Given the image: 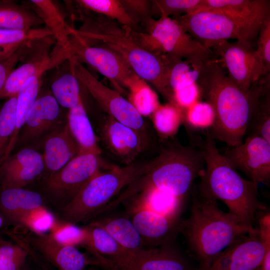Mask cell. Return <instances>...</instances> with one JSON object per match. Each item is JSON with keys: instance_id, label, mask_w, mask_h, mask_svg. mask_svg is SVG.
<instances>
[{"instance_id": "obj_1", "label": "cell", "mask_w": 270, "mask_h": 270, "mask_svg": "<svg viewBox=\"0 0 270 270\" xmlns=\"http://www.w3.org/2000/svg\"><path fill=\"white\" fill-rule=\"evenodd\" d=\"M196 84L214 112V123L208 132L212 138L228 146L242 143L258 100L270 88V78H260L244 91L225 74L214 56L205 64Z\"/></svg>"}, {"instance_id": "obj_2", "label": "cell", "mask_w": 270, "mask_h": 270, "mask_svg": "<svg viewBox=\"0 0 270 270\" xmlns=\"http://www.w3.org/2000/svg\"><path fill=\"white\" fill-rule=\"evenodd\" d=\"M72 32L86 42H96L120 56L139 77L150 82L168 102L174 104L168 77L173 58L153 52L139 41L136 30L100 14L88 18Z\"/></svg>"}, {"instance_id": "obj_3", "label": "cell", "mask_w": 270, "mask_h": 270, "mask_svg": "<svg viewBox=\"0 0 270 270\" xmlns=\"http://www.w3.org/2000/svg\"><path fill=\"white\" fill-rule=\"evenodd\" d=\"M200 142L206 168L197 191L207 198L223 202L248 234L253 233L256 214L268 208L258 198V185L240 176L220 153L208 132Z\"/></svg>"}, {"instance_id": "obj_4", "label": "cell", "mask_w": 270, "mask_h": 270, "mask_svg": "<svg viewBox=\"0 0 270 270\" xmlns=\"http://www.w3.org/2000/svg\"><path fill=\"white\" fill-rule=\"evenodd\" d=\"M190 194V214L181 221L180 233L198 262V270H208L220 254L249 232L234 216L220 209L216 201L201 196L194 185Z\"/></svg>"}, {"instance_id": "obj_5", "label": "cell", "mask_w": 270, "mask_h": 270, "mask_svg": "<svg viewBox=\"0 0 270 270\" xmlns=\"http://www.w3.org/2000/svg\"><path fill=\"white\" fill-rule=\"evenodd\" d=\"M153 168L140 176L106 206L108 210L148 188H156L185 200L191 193L195 179L205 166L200 150L181 145L163 149L154 158Z\"/></svg>"}, {"instance_id": "obj_6", "label": "cell", "mask_w": 270, "mask_h": 270, "mask_svg": "<svg viewBox=\"0 0 270 270\" xmlns=\"http://www.w3.org/2000/svg\"><path fill=\"white\" fill-rule=\"evenodd\" d=\"M154 164V158L145 163L116 166L98 174L63 208L65 222L76 224L98 215L124 187L149 172Z\"/></svg>"}, {"instance_id": "obj_7", "label": "cell", "mask_w": 270, "mask_h": 270, "mask_svg": "<svg viewBox=\"0 0 270 270\" xmlns=\"http://www.w3.org/2000/svg\"><path fill=\"white\" fill-rule=\"evenodd\" d=\"M145 32L136 30L141 44L147 50L176 59L210 60L212 50L205 48L189 34L174 19L161 14L158 20L150 17L143 22Z\"/></svg>"}, {"instance_id": "obj_8", "label": "cell", "mask_w": 270, "mask_h": 270, "mask_svg": "<svg viewBox=\"0 0 270 270\" xmlns=\"http://www.w3.org/2000/svg\"><path fill=\"white\" fill-rule=\"evenodd\" d=\"M208 50L230 39L252 46L258 32L222 12L205 10L174 18Z\"/></svg>"}, {"instance_id": "obj_9", "label": "cell", "mask_w": 270, "mask_h": 270, "mask_svg": "<svg viewBox=\"0 0 270 270\" xmlns=\"http://www.w3.org/2000/svg\"><path fill=\"white\" fill-rule=\"evenodd\" d=\"M70 72L90 92L108 115L144 135L142 116L116 90L108 87L95 78L75 56L69 60Z\"/></svg>"}, {"instance_id": "obj_10", "label": "cell", "mask_w": 270, "mask_h": 270, "mask_svg": "<svg viewBox=\"0 0 270 270\" xmlns=\"http://www.w3.org/2000/svg\"><path fill=\"white\" fill-rule=\"evenodd\" d=\"M104 257L107 270H198L174 244Z\"/></svg>"}, {"instance_id": "obj_11", "label": "cell", "mask_w": 270, "mask_h": 270, "mask_svg": "<svg viewBox=\"0 0 270 270\" xmlns=\"http://www.w3.org/2000/svg\"><path fill=\"white\" fill-rule=\"evenodd\" d=\"M213 48L214 56L228 71L229 78L241 90H250L264 76L262 66L253 46L236 40H224Z\"/></svg>"}, {"instance_id": "obj_12", "label": "cell", "mask_w": 270, "mask_h": 270, "mask_svg": "<svg viewBox=\"0 0 270 270\" xmlns=\"http://www.w3.org/2000/svg\"><path fill=\"white\" fill-rule=\"evenodd\" d=\"M114 166L100 156L78 154L50 175L47 187L53 194L69 198L70 201L90 180L102 172V169L109 170Z\"/></svg>"}, {"instance_id": "obj_13", "label": "cell", "mask_w": 270, "mask_h": 270, "mask_svg": "<svg viewBox=\"0 0 270 270\" xmlns=\"http://www.w3.org/2000/svg\"><path fill=\"white\" fill-rule=\"evenodd\" d=\"M236 170L257 184L269 186L270 142L256 135L247 136L240 144L228 146L222 154Z\"/></svg>"}, {"instance_id": "obj_14", "label": "cell", "mask_w": 270, "mask_h": 270, "mask_svg": "<svg viewBox=\"0 0 270 270\" xmlns=\"http://www.w3.org/2000/svg\"><path fill=\"white\" fill-rule=\"evenodd\" d=\"M73 56L84 62L108 79L120 93L126 78L134 72L124 60L110 49L103 46H91L70 30Z\"/></svg>"}, {"instance_id": "obj_15", "label": "cell", "mask_w": 270, "mask_h": 270, "mask_svg": "<svg viewBox=\"0 0 270 270\" xmlns=\"http://www.w3.org/2000/svg\"><path fill=\"white\" fill-rule=\"evenodd\" d=\"M36 44L26 59V62L16 68L0 92V100L17 96L20 89L30 78L42 76L50 70L72 57L71 48L58 46L52 54L47 50H35Z\"/></svg>"}, {"instance_id": "obj_16", "label": "cell", "mask_w": 270, "mask_h": 270, "mask_svg": "<svg viewBox=\"0 0 270 270\" xmlns=\"http://www.w3.org/2000/svg\"><path fill=\"white\" fill-rule=\"evenodd\" d=\"M257 228L240 238L214 260L208 270H258L266 250Z\"/></svg>"}, {"instance_id": "obj_17", "label": "cell", "mask_w": 270, "mask_h": 270, "mask_svg": "<svg viewBox=\"0 0 270 270\" xmlns=\"http://www.w3.org/2000/svg\"><path fill=\"white\" fill-rule=\"evenodd\" d=\"M127 214L140 235L144 246L154 248L174 244L180 233L182 220H174L145 209L135 210Z\"/></svg>"}, {"instance_id": "obj_18", "label": "cell", "mask_w": 270, "mask_h": 270, "mask_svg": "<svg viewBox=\"0 0 270 270\" xmlns=\"http://www.w3.org/2000/svg\"><path fill=\"white\" fill-rule=\"evenodd\" d=\"M45 168L43 156L31 148L9 156L0 166L1 188H23L34 181Z\"/></svg>"}, {"instance_id": "obj_19", "label": "cell", "mask_w": 270, "mask_h": 270, "mask_svg": "<svg viewBox=\"0 0 270 270\" xmlns=\"http://www.w3.org/2000/svg\"><path fill=\"white\" fill-rule=\"evenodd\" d=\"M205 10L222 12L258 32L270 18V1L268 0H204L198 11Z\"/></svg>"}, {"instance_id": "obj_20", "label": "cell", "mask_w": 270, "mask_h": 270, "mask_svg": "<svg viewBox=\"0 0 270 270\" xmlns=\"http://www.w3.org/2000/svg\"><path fill=\"white\" fill-rule=\"evenodd\" d=\"M102 135L110 151L127 165L134 163L144 146V136L109 115Z\"/></svg>"}, {"instance_id": "obj_21", "label": "cell", "mask_w": 270, "mask_h": 270, "mask_svg": "<svg viewBox=\"0 0 270 270\" xmlns=\"http://www.w3.org/2000/svg\"><path fill=\"white\" fill-rule=\"evenodd\" d=\"M32 242L34 247L60 270H84L90 264L99 266L96 258H89L76 246L59 243L50 234H36Z\"/></svg>"}, {"instance_id": "obj_22", "label": "cell", "mask_w": 270, "mask_h": 270, "mask_svg": "<svg viewBox=\"0 0 270 270\" xmlns=\"http://www.w3.org/2000/svg\"><path fill=\"white\" fill-rule=\"evenodd\" d=\"M60 114V105L52 94L38 97L28 114L16 143H26L40 136L54 124Z\"/></svg>"}, {"instance_id": "obj_23", "label": "cell", "mask_w": 270, "mask_h": 270, "mask_svg": "<svg viewBox=\"0 0 270 270\" xmlns=\"http://www.w3.org/2000/svg\"><path fill=\"white\" fill-rule=\"evenodd\" d=\"M78 154V146L66 124L48 138L42 156L45 167L53 174Z\"/></svg>"}, {"instance_id": "obj_24", "label": "cell", "mask_w": 270, "mask_h": 270, "mask_svg": "<svg viewBox=\"0 0 270 270\" xmlns=\"http://www.w3.org/2000/svg\"><path fill=\"white\" fill-rule=\"evenodd\" d=\"M133 202L128 212L145 209L155 212L174 220L180 216L184 200L156 188H148L132 197Z\"/></svg>"}, {"instance_id": "obj_25", "label": "cell", "mask_w": 270, "mask_h": 270, "mask_svg": "<svg viewBox=\"0 0 270 270\" xmlns=\"http://www.w3.org/2000/svg\"><path fill=\"white\" fill-rule=\"evenodd\" d=\"M42 206L43 198L36 192L23 188H1L0 210L10 221L18 222L26 214Z\"/></svg>"}, {"instance_id": "obj_26", "label": "cell", "mask_w": 270, "mask_h": 270, "mask_svg": "<svg viewBox=\"0 0 270 270\" xmlns=\"http://www.w3.org/2000/svg\"><path fill=\"white\" fill-rule=\"evenodd\" d=\"M67 124L78 146L79 154H91L100 155L102 150L97 144L82 98L76 106L69 110Z\"/></svg>"}, {"instance_id": "obj_27", "label": "cell", "mask_w": 270, "mask_h": 270, "mask_svg": "<svg viewBox=\"0 0 270 270\" xmlns=\"http://www.w3.org/2000/svg\"><path fill=\"white\" fill-rule=\"evenodd\" d=\"M94 222L103 227L125 250L135 251L145 248L140 235L127 214L105 217Z\"/></svg>"}, {"instance_id": "obj_28", "label": "cell", "mask_w": 270, "mask_h": 270, "mask_svg": "<svg viewBox=\"0 0 270 270\" xmlns=\"http://www.w3.org/2000/svg\"><path fill=\"white\" fill-rule=\"evenodd\" d=\"M41 78L42 76L30 78L17 94L16 127L6 150L2 162L10 156L14 148L28 114L38 98L41 86Z\"/></svg>"}, {"instance_id": "obj_29", "label": "cell", "mask_w": 270, "mask_h": 270, "mask_svg": "<svg viewBox=\"0 0 270 270\" xmlns=\"http://www.w3.org/2000/svg\"><path fill=\"white\" fill-rule=\"evenodd\" d=\"M31 8L52 32L58 46L70 49L68 28L57 6L50 0H30Z\"/></svg>"}, {"instance_id": "obj_30", "label": "cell", "mask_w": 270, "mask_h": 270, "mask_svg": "<svg viewBox=\"0 0 270 270\" xmlns=\"http://www.w3.org/2000/svg\"><path fill=\"white\" fill-rule=\"evenodd\" d=\"M124 87L129 92L128 101L142 116L152 115L160 105L156 93L134 72L126 78Z\"/></svg>"}, {"instance_id": "obj_31", "label": "cell", "mask_w": 270, "mask_h": 270, "mask_svg": "<svg viewBox=\"0 0 270 270\" xmlns=\"http://www.w3.org/2000/svg\"><path fill=\"white\" fill-rule=\"evenodd\" d=\"M36 13L13 0H0V28L26 30L42 24Z\"/></svg>"}, {"instance_id": "obj_32", "label": "cell", "mask_w": 270, "mask_h": 270, "mask_svg": "<svg viewBox=\"0 0 270 270\" xmlns=\"http://www.w3.org/2000/svg\"><path fill=\"white\" fill-rule=\"evenodd\" d=\"M210 59H174L168 77V86L172 92L196 83L204 66Z\"/></svg>"}, {"instance_id": "obj_33", "label": "cell", "mask_w": 270, "mask_h": 270, "mask_svg": "<svg viewBox=\"0 0 270 270\" xmlns=\"http://www.w3.org/2000/svg\"><path fill=\"white\" fill-rule=\"evenodd\" d=\"M90 236V246L88 251L98 261L101 256L112 257L127 250L123 248L102 226L94 222L86 226Z\"/></svg>"}, {"instance_id": "obj_34", "label": "cell", "mask_w": 270, "mask_h": 270, "mask_svg": "<svg viewBox=\"0 0 270 270\" xmlns=\"http://www.w3.org/2000/svg\"><path fill=\"white\" fill-rule=\"evenodd\" d=\"M81 7L114 20L119 24L138 30V24L129 15L118 0H78Z\"/></svg>"}, {"instance_id": "obj_35", "label": "cell", "mask_w": 270, "mask_h": 270, "mask_svg": "<svg viewBox=\"0 0 270 270\" xmlns=\"http://www.w3.org/2000/svg\"><path fill=\"white\" fill-rule=\"evenodd\" d=\"M152 116L154 127L162 139L174 136L184 122L182 110L170 102L160 104Z\"/></svg>"}, {"instance_id": "obj_36", "label": "cell", "mask_w": 270, "mask_h": 270, "mask_svg": "<svg viewBox=\"0 0 270 270\" xmlns=\"http://www.w3.org/2000/svg\"><path fill=\"white\" fill-rule=\"evenodd\" d=\"M246 134L260 136L270 142V88L265 90L259 96Z\"/></svg>"}, {"instance_id": "obj_37", "label": "cell", "mask_w": 270, "mask_h": 270, "mask_svg": "<svg viewBox=\"0 0 270 270\" xmlns=\"http://www.w3.org/2000/svg\"><path fill=\"white\" fill-rule=\"evenodd\" d=\"M51 90L60 106L69 110L76 106L82 98L79 81L71 72L54 80Z\"/></svg>"}, {"instance_id": "obj_38", "label": "cell", "mask_w": 270, "mask_h": 270, "mask_svg": "<svg viewBox=\"0 0 270 270\" xmlns=\"http://www.w3.org/2000/svg\"><path fill=\"white\" fill-rule=\"evenodd\" d=\"M50 235L60 244L76 247L80 246L86 248L90 242L86 226L80 228L66 222L56 221L50 230Z\"/></svg>"}, {"instance_id": "obj_39", "label": "cell", "mask_w": 270, "mask_h": 270, "mask_svg": "<svg viewBox=\"0 0 270 270\" xmlns=\"http://www.w3.org/2000/svg\"><path fill=\"white\" fill-rule=\"evenodd\" d=\"M52 36H53L52 32L46 26L26 30L0 28V46H20Z\"/></svg>"}, {"instance_id": "obj_40", "label": "cell", "mask_w": 270, "mask_h": 270, "mask_svg": "<svg viewBox=\"0 0 270 270\" xmlns=\"http://www.w3.org/2000/svg\"><path fill=\"white\" fill-rule=\"evenodd\" d=\"M16 100L9 98L0 110V166L16 127Z\"/></svg>"}, {"instance_id": "obj_41", "label": "cell", "mask_w": 270, "mask_h": 270, "mask_svg": "<svg viewBox=\"0 0 270 270\" xmlns=\"http://www.w3.org/2000/svg\"><path fill=\"white\" fill-rule=\"evenodd\" d=\"M183 115L184 122L194 130H210L215 121L214 108L207 102L198 101L187 109Z\"/></svg>"}, {"instance_id": "obj_42", "label": "cell", "mask_w": 270, "mask_h": 270, "mask_svg": "<svg viewBox=\"0 0 270 270\" xmlns=\"http://www.w3.org/2000/svg\"><path fill=\"white\" fill-rule=\"evenodd\" d=\"M204 0H152V12L163 14L174 18L194 13L202 8Z\"/></svg>"}, {"instance_id": "obj_43", "label": "cell", "mask_w": 270, "mask_h": 270, "mask_svg": "<svg viewBox=\"0 0 270 270\" xmlns=\"http://www.w3.org/2000/svg\"><path fill=\"white\" fill-rule=\"evenodd\" d=\"M56 220L52 214L44 206L36 208L24 215L18 221L36 234L50 232Z\"/></svg>"}, {"instance_id": "obj_44", "label": "cell", "mask_w": 270, "mask_h": 270, "mask_svg": "<svg viewBox=\"0 0 270 270\" xmlns=\"http://www.w3.org/2000/svg\"><path fill=\"white\" fill-rule=\"evenodd\" d=\"M28 256V251L19 246L0 243V270H20Z\"/></svg>"}, {"instance_id": "obj_45", "label": "cell", "mask_w": 270, "mask_h": 270, "mask_svg": "<svg viewBox=\"0 0 270 270\" xmlns=\"http://www.w3.org/2000/svg\"><path fill=\"white\" fill-rule=\"evenodd\" d=\"M36 42L22 44L10 56L0 60V92L11 73L16 68V64L26 59Z\"/></svg>"}, {"instance_id": "obj_46", "label": "cell", "mask_w": 270, "mask_h": 270, "mask_svg": "<svg viewBox=\"0 0 270 270\" xmlns=\"http://www.w3.org/2000/svg\"><path fill=\"white\" fill-rule=\"evenodd\" d=\"M257 48L255 50L262 68L264 76L270 72V18L261 26L257 36Z\"/></svg>"}, {"instance_id": "obj_47", "label": "cell", "mask_w": 270, "mask_h": 270, "mask_svg": "<svg viewBox=\"0 0 270 270\" xmlns=\"http://www.w3.org/2000/svg\"><path fill=\"white\" fill-rule=\"evenodd\" d=\"M201 95L200 88L196 83L194 84L173 92L174 104L184 114L187 109L198 102Z\"/></svg>"}, {"instance_id": "obj_48", "label": "cell", "mask_w": 270, "mask_h": 270, "mask_svg": "<svg viewBox=\"0 0 270 270\" xmlns=\"http://www.w3.org/2000/svg\"><path fill=\"white\" fill-rule=\"evenodd\" d=\"M132 18L138 24L139 20L143 22L150 17L152 1L144 0H120Z\"/></svg>"}, {"instance_id": "obj_49", "label": "cell", "mask_w": 270, "mask_h": 270, "mask_svg": "<svg viewBox=\"0 0 270 270\" xmlns=\"http://www.w3.org/2000/svg\"><path fill=\"white\" fill-rule=\"evenodd\" d=\"M20 46H0V60L3 58H4L8 57V56H10Z\"/></svg>"}, {"instance_id": "obj_50", "label": "cell", "mask_w": 270, "mask_h": 270, "mask_svg": "<svg viewBox=\"0 0 270 270\" xmlns=\"http://www.w3.org/2000/svg\"><path fill=\"white\" fill-rule=\"evenodd\" d=\"M258 270H270V249L266 250Z\"/></svg>"}, {"instance_id": "obj_51", "label": "cell", "mask_w": 270, "mask_h": 270, "mask_svg": "<svg viewBox=\"0 0 270 270\" xmlns=\"http://www.w3.org/2000/svg\"><path fill=\"white\" fill-rule=\"evenodd\" d=\"M4 225V218L3 216H2V214H0V229L3 228Z\"/></svg>"}, {"instance_id": "obj_52", "label": "cell", "mask_w": 270, "mask_h": 270, "mask_svg": "<svg viewBox=\"0 0 270 270\" xmlns=\"http://www.w3.org/2000/svg\"><path fill=\"white\" fill-rule=\"evenodd\" d=\"M20 270H30V268L26 266L24 264Z\"/></svg>"}, {"instance_id": "obj_53", "label": "cell", "mask_w": 270, "mask_h": 270, "mask_svg": "<svg viewBox=\"0 0 270 270\" xmlns=\"http://www.w3.org/2000/svg\"><path fill=\"white\" fill-rule=\"evenodd\" d=\"M3 242H4V241L0 238V244Z\"/></svg>"}, {"instance_id": "obj_54", "label": "cell", "mask_w": 270, "mask_h": 270, "mask_svg": "<svg viewBox=\"0 0 270 270\" xmlns=\"http://www.w3.org/2000/svg\"><path fill=\"white\" fill-rule=\"evenodd\" d=\"M92 270V269H88V270Z\"/></svg>"}]
</instances>
